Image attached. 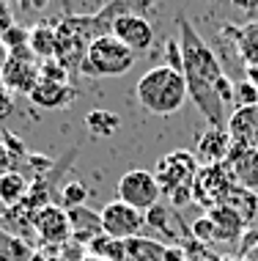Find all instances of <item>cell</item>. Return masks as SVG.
I'll return each instance as SVG.
<instances>
[{
  "mask_svg": "<svg viewBox=\"0 0 258 261\" xmlns=\"http://www.w3.org/2000/svg\"><path fill=\"white\" fill-rule=\"evenodd\" d=\"M179 47H181V74L187 80L190 99L198 105L209 126H225L228 108L236 105V88L231 77L222 72L217 55L200 39V33L190 25L187 17H176Z\"/></svg>",
  "mask_w": 258,
  "mask_h": 261,
  "instance_id": "1",
  "label": "cell"
},
{
  "mask_svg": "<svg viewBox=\"0 0 258 261\" xmlns=\"http://www.w3.org/2000/svg\"><path fill=\"white\" fill-rule=\"evenodd\" d=\"M135 99L146 113L165 118L184 108V102L190 99V91H187L184 74L170 69L168 63H159L140 74L135 86Z\"/></svg>",
  "mask_w": 258,
  "mask_h": 261,
  "instance_id": "2",
  "label": "cell"
},
{
  "mask_svg": "<svg viewBox=\"0 0 258 261\" xmlns=\"http://www.w3.org/2000/svg\"><path fill=\"white\" fill-rule=\"evenodd\" d=\"M135 66V53L127 44H121L113 33L91 39L85 55L80 61V74L85 77H121L132 72Z\"/></svg>",
  "mask_w": 258,
  "mask_h": 261,
  "instance_id": "3",
  "label": "cell"
},
{
  "mask_svg": "<svg viewBox=\"0 0 258 261\" xmlns=\"http://www.w3.org/2000/svg\"><path fill=\"white\" fill-rule=\"evenodd\" d=\"M198 171H200L198 157L187 149H176L165 154V157H159L154 168V179L165 195H173V193H181V190H192Z\"/></svg>",
  "mask_w": 258,
  "mask_h": 261,
  "instance_id": "4",
  "label": "cell"
},
{
  "mask_svg": "<svg viewBox=\"0 0 258 261\" xmlns=\"http://www.w3.org/2000/svg\"><path fill=\"white\" fill-rule=\"evenodd\" d=\"M234 187H236V176H234L231 162L200 165L198 176H195V185H192V201L206 209H214L228 201Z\"/></svg>",
  "mask_w": 258,
  "mask_h": 261,
  "instance_id": "5",
  "label": "cell"
},
{
  "mask_svg": "<svg viewBox=\"0 0 258 261\" xmlns=\"http://www.w3.org/2000/svg\"><path fill=\"white\" fill-rule=\"evenodd\" d=\"M159 198H162V187L157 185L154 171L135 168V171H127L118 179V201L129 203L132 209L143 212V215L149 209H154Z\"/></svg>",
  "mask_w": 258,
  "mask_h": 261,
  "instance_id": "6",
  "label": "cell"
},
{
  "mask_svg": "<svg viewBox=\"0 0 258 261\" xmlns=\"http://www.w3.org/2000/svg\"><path fill=\"white\" fill-rule=\"evenodd\" d=\"M41 80V61L33 55L31 47L14 50L11 58L6 61L3 72H0V83L11 91V94H31Z\"/></svg>",
  "mask_w": 258,
  "mask_h": 261,
  "instance_id": "7",
  "label": "cell"
},
{
  "mask_svg": "<svg viewBox=\"0 0 258 261\" xmlns=\"http://www.w3.org/2000/svg\"><path fill=\"white\" fill-rule=\"evenodd\" d=\"M102 215V231L107 237H116V239H135V237H143V228H146V215L137 209H132L129 203L124 201H107L104 206L99 209Z\"/></svg>",
  "mask_w": 258,
  "mask_h": 261,
  "instance_id": "8",
  "label": "cell"
},
{
  "mask_svg": "<svg viewBox=\"0 0 258 261\" xmlns=\"http://www.w3.org/2000/svg\"><path fill=\"white\" fill-rule=\"evenodd\" d=\"M31 225L39 234L44 248L58 250L64 242L72 239V223H69V212L58 203H47L41 209H33L31 215Z\"/></svg>",
  "mask_w": 258,
  "mask_h": 261,
  "instance_id": "9",
  "label": "cell"
},
{
  "mask_svg": "<svg viewBox=\"0 0 258 261\" xmlns=\"http://www.w3.org/2000/svg\"><path fill=\"white\" fill-rule=\"evenodd\" d=\"M110 33L121 44H127L132 53H149L154 44V25L140 14H116L113 22H110Z\"/></svg>",
  "mask_w": 258,
  "mask_h": 261,
  "instance_id": "10",
  "label": "cell"
},
{
  "mask_svg": "<svg viewBox=\"0 0 258 261\" xmlns=\"http://www.w3.org/2000/svg\"><path fill=\"white\" fill-rule=\"evenodd\" d=\"M124 261H190L187 250L179 245H165L151 237L127 239V256Z\"/></svg>",
  "mask_w": 258,
  "mask_h": 261,
  "instance_id": "11",
  "label": "cell"
},
{
  "mask_svg": "<svg viewBox=\"0 0 258 261\" xmlns=\"http://www.w3.org/2000/svg\"><path fill=\"white\" fill-rule=\"evenodd\" d=\"M234 151V138L228 135L225 126H209L204 135L198 138V162L200 165H220L228 162Z\"/></svg>",
  "mask_w": 258,
  "mask_h": 261,
  "instance_id": "12",
  "label": "cell"
},
{
  "mask_svg": "<svg viewBox=\"0 0 258 261\" xmlns=\"http://www.w3.org/2000/svg\"><path fill=\"white\" fill-rule=\"evenodd\" d=\"M225 129H228V135L234 138V146L258 149V105L236 108L231 116H228Z\"/></svg>",
  "mask_w": 258,
  "mask_h": 261,
  "instance_id": "13",
  "label": "cell"
},
{
  "mask_svg": "<svg viewBox=\"0 0 258 261\" xmlns=\"http://www.w3.org/2000/svg\"><path fill=\"white\" fill-rule=\"evenodd\" d=\"M31 102L39 105V108H47V110H61L66 105H72L77 99V91H74L69 83H58V80H44L41 77L39 86L31 91Z\"/></svg>",
  "mask_w": 258,
  "mask_h": 261,
  "instance_id": "14",
  "label": "cell"
},
{
  "mask_svg": "<svg viewBox=\"0 0 258 261\" xmlns=\"http://www.w3.org/2000/svg\"><path fill=\"white\" fill-rule=\"evenodd\" d=\"M69 212V223H72V239L80 245H88L94 242L102 231V215L88 206H77V209H66Z\"/></svg>",
  "mask_w": 258,
  "mask_h": 261,
  "instance_id": "15",
  "label": "cell"
},
{
  "mask_svg": "<svg viewBox=\"0 0 258 261\" xmlns=\"http://www.w3.org/2000/svg\"><path fill=\"white\" fill-rule=\"evenodd\" d=\"M206 215H209V220L214 223V234H217V239H222V242L239 239L242 231H245V225H247L245 217H242L234 206H228V203H220V206L209 209Z\"/></svg>",
  "mask_w": 258,
  "mask_h": 261,
  "instance_id": "16",
  "label": "cell"
},
{
  "mask_svg": "<svg viewBox=\"0 0 258 261\" xmlns=\"http://www.w3.org/2000/svg\"><path fill=\"white\" fill-rule=\"evenodd\" d=\"M228 162H231V168H234L236 185L258 193V149H242V146H234L231 160Z\"/></svg>",
  "mask_w": 258,
  "mask_h": 261,
  "instance_id": "17",
  "label": "cell"
},
{
  "mask_svg": "<svg viewBox=\"0 0 258 261\" xmlns=\"http://www.w3.org/2000/svg\"><path fill=\"white\" fill-rule=\"evenodd\" d=\"M27 193H31V181H27L22 173H17V171L0 173V201L9 209L22 206L27 201Z\"/></svg>",
  "mask_w": 258,
  "mask_h": 261,
  "instance_id": "18",
  "label": "cell"
},
{
  "mask_svg": "<svg viewBox=\"0 0 258 261\" xmlns=\"http://www.w3.org/2000/svg\"><path fill=\"white\" fill-rule=\"evenodd\" d=\"M31 50L39 61H52L58 58V31L55 25H36L31 28Z\"/></svg>",
  "mask_w": 258,
  "mask_h": 261,
  "instance_id": "19",
  "label": "cell"
},
{
  "mask_svg": "<svg viewBox=\"0 0 258 261\" xmlns=\"http://www.w3.org/2000/svg\"><path fill=\"white\" fill-rule=\"evenodd\" d=\"M36 250L22 237L11 234L9 228H0V261H33Z\"/></svg>",
  "mask_w": 258,
  "mask_h": 261,
  "instance_id": "20",
  "label": "cell"
},
{
  "mask_svg": "<svg viewBox=\"0 0 258 261\" xmlns=\"http://www.w3.org/2000/svg\"><path fill=\"white\" fill-rule=\"evenodd\" d=\"M118 126H121V116L113 113V110L96 108V110H91L88 116H85V129H88V135H94V138H110V135H116Z\"/></svg>",
  "mask_w": 258,
  "mask_h": 261,
  "instance_id": "21",
  "label": "cell"
},
{
  "mask_svg": "<svg viewBox=\"0 0 258 261\" xmlns=\"http://www.w3.org/2000/svg\"><path fill=\"white\" fill-rule=\"evenodd\" d=\"M88 256H96L104 261H124V256H127V242L116 239V237H107V234H99L88 245Z\"/></svg>",
  "mask_w": 258,
  "mask_h": 261,
  "instance_id": "22",
  "label": "cell"
},
{
  "mask_svg": "<svg viewBox=\"0 0 258 261\" xmlns=\"http://www.w3.org/2000/svg\"><path fill=\"white\" fill-rule=\"evenodd\" d=\"M170 217H173V212L168 206H162V203H157L154 209L146 212V225L162 231V234L170 237V239H176V231H173V225H170Z\"/></svg>",
  "mask_w": 258,
  "mask_h": 261,
  "instance_id": "23",
  "label": "cell"
},
{
  "mask_svg": "<svg viewBox=\"0 0 258 261\" xmlns=\"http://www.w3.org/2000/svg\"><path fill=\"white\" fill-rule=\"evenodd\" d=\"M88 201V187L82 181H66L61 187V206L64 209H77V206H85Z\"/></svg>",
  "mask_w": 258,
  "mask_h": 261,
  "instance_id": "24",
  "label": "cell"
},
{
  "mask_svg": "<svg viewBox=\"0 0 258 261\" xmlns=\"http://www.w3.org/2000/svg\"><path fill=\"white\" fill-rule=\"evenodd\" d=\"M190 234H192V239L198 245H212V242H217V234H214V223L209 220V215H204V217H198V220L192 223V228H190Z\"/></svg>",
  "mask_w": 258,
  "mask_h": 261,
  "instance_id": "25",
  "label": "cell"
},
{
  "mask_svg": "<svg viewBox=\"0 0 258 261\" xmlns=\"http://www.w3.org/2000/svg\"><path fill=\"white\" fill-rule=\"evenodd\" d=\"M6 47H9V50L14 53V50H22V47H31V28H19V25H14L9 33H6L3 39Z\"/></svg>",
  "mask_w": 258,
  "mask_h": 261,
  "instance_id": "26",
  "label": "cell"
},
{
  "mask_svg": "<svg viewBox=\"0 0 258 261\" xmlns=\"http://www.w3.org/2000/svg\"><path fill=\"white\" fill-rule=\"evenodd\" d=\"M58 256H64L66 261H82L88 256V248L80 245V242H74V239H69V242H64L58 248Z\"/></svg>",
  "mask_w": 258,
  "mask_h": 261,
  "instance_id": "27",
  "label": "cell"
},
{
  "mask_svg": "<svg viewBox=\"0 0 258 261\" xmlns=\"http://www.w3.org/2000/svg\"><path fill=\"white\" fill-rule=\"evenodd\" d=\"M14 25H17V22H14V11H11V6L6 3V0H0V39H3Z\"/></svg>",
  "mask_w": 258,
  "mask_h": 261,
  "instance_id": "28",
  "label": "cell"
},
{
  "mask_svg": "<svg viewBox=\"0 0 258 261\" xmlns=\"http://www.w3.org/2000/svg\"><path fill=\"white\" fill-rule=\"evenodd\" d=\"M11 110H14V94L3 86V83H0V121H3V118H9Z\"/></svg>",
  "mask_w": 258,
  "mask_h": 261,
  "instance_id": "29",
  "label": "cell"
},
{
  "mask_svg": "<svg viewBox=\"0 0 258 261\" xmlns=\"http://www.w3.org/2000/svg\"><path fill=\"white\" fill-rule=\"evenodd\" d=\"M234 9H245V11H253L258 9V0H231Z\"/></svg>",
  "mask_w": 258,
  "mask_h": 261,
  "instance_id": "30",
  "label": "cell"
},
{
  "mask_svg": "<svg viewBox=\"0 0 258 261\" xmlns=\"http://www.w3.org/2000/svg\"><path fill=\"white\" fill-rule=\"evenodd\" d=\"M9 58H11V50L0 41V72H3V66H6V61H9Z\"/></svg>",
  "mask_w": 258,
  "mask_h": 261,
  "instance_id": "31",
  "label": "cell"
},
{
  "mask_svg": "<svg viewBox=\"0 0 258 261\" xmlns=\"http://www.w3.org/2000/svg\"><path fill=\"white\" fill-rule=\"evenodd\" d=\"M39 261H66V258L58 256V253H47V256H44V253H39Z\"/></svg>",
  "mask_w": 258,
  "mask_h": 261,
  "instance_id": "32",
  "label": "cell"
},
{
  "mask_svg": "<svg viewBox=\"0 0 258 261\" xmlns=\"http://www.w3.org/2000/svg\"><path fill=\"white\" fill-rule=\"evenodd\" d=\"M6 215H9V206H6L3 201H0V217H6Z\"/></svg>",
  "mask_w": 258,
  "mask_h": 261,
  "instance_id": "33",
  "label": "cell"
},
{
  "mask_svg": "<svg viewBox=\"0 0 258 261\" xmlns=\"http://www.w3.org/2000/svg\"><path fill=\"white\" fill-rule=\"evenodd\" d=\"M82 261H104V258H96V256H85Z\"/></svg>",
  "mask_w": 258,
  "mask_h": 261,
  "instance_id": "34",
  "label": "cell"
}]
</instances>
